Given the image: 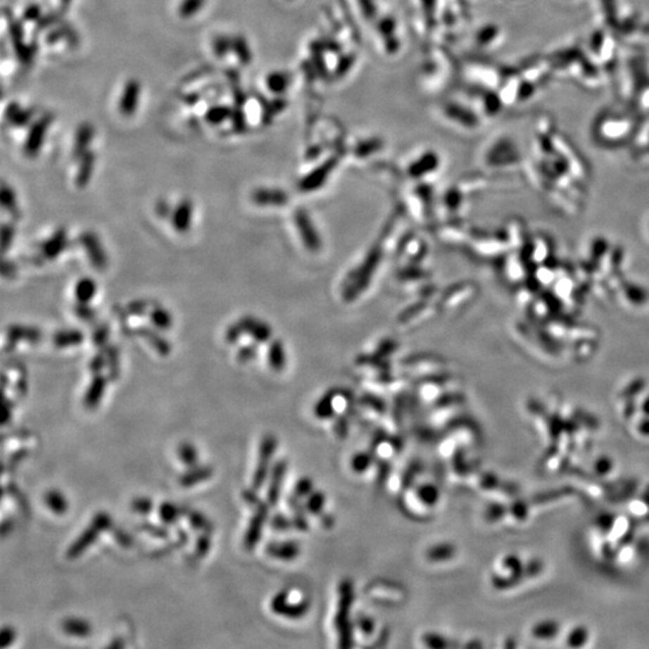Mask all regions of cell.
I'll use <instances>...</instances> for the list:
<instances>
[{
    "mask_svg": "<svg viewBox=\"0 0 649 649\" xmlns=\"http://www.w3.org/2000/svg\"><path fill=\"white\" fill-rule=\"evenodd\" d=\"M182 512H183V509H179L178 506L170 501H165L159 508V518L161 522L166 526H171L178 521V518L181 517Z\"/></svg>",
    "mask_w": 649,
    "mask_h": 649,
    "instance_id": "17",
    "label": "cell"
},
{
    "mask_svg": "<svg viewBox=\"0 0 649 649\" xmlns=\"http://www.w3.org/2000/svg\"><path fill=\"white\" fill-rule=\"evenodd\" d=\"M94 154L92 152H87L83 156L82 163H81V169L78 172L77 183L80 185H84L88 183L93 172V166H94Z\"/></svg>",
    "mask_w": 649,
    "mask_h": 649,
    "instance_id": "20",
    "label": "cell"
},
{
    "mask_svg": "<svg viewBox=\"0 0 649 649\" xmlns=\"http://www.w3.org/2000/svg\"><path fill=\"white\" fill-rule=\"evenodd\" d=\"M353 600V588L349 582L343 584L341 589V604H339V611L337 615L338 629L341 631V641L346 642V647H349L350 641V625L348 618H349L350 605Z\"/></svg>",
    "mask_w": 649,
    "mask_h": 649,
    "instance_id": "6",
    "label": "cell"
},
{
    "mask_svg": "<svg viewBox=\"0 0 649 649\" xmlns=\"http://www.w3.org/2000/svg\"><path fill=\"white\" fill-rule=\"evenodd\" d=\"M243 498L249 505L255 506L254 516L251 517V523H249V527H248L247 531H246V536H244V546L247 550H253L258 545L260 538H261V535H263V527H265V522H266V518H267L268 506L270 505L259 500L256 497V494L251 492V491H246L243 493Z\"/></svg>",
    "mask_w": 649,
    "mask_h": 649,
    "instance_id": "2",
    "label": "cell"
},
{
    "mask_svg": "<svg viewBox=\"0 0 649 649\" xmlns=\"http://www.w3.org/2000/svg\"><path fill=\"white\" fill-rule=\"evenodd\" d=\"M42 16V8H40V5L37 4L29 5L28 8H25V13H23V18H25V21H39Z\"/></svg>",
    "mask_w": 649,
    "mask_h": 649,
    "instance_id": "37",
    "label": "cell"
},
{
    "mask_svg": "<svg viewBox=\"0 0 649 649\" xmlns=\"http://www.w3.org/2000/svg\"><path fill=\"white\" fill-rule=\"evenodd\" d=\"M16 640V633L11 626H4L0 633V648H8Z\"/></svg>",
    "mask_w": 649,
    "mask_h": 649,
    "instance_id": "33",
    "label": "cell"
},
{
    "mask_svg": "<svg viewBox=\"0 0 649 649\" xmlns=\"http://www.w3.org/2000/svg\"><path fill=\"white\" fill-rule=\"evenodd\" d=\"M141 84L137 80H129L124 87L123 94L120 96V110L125 117L135 113L140 101Z\"/></svg>",
    "mask_w": 649,
    "mask_h": 649,
    "instance_id": "7",
    "label": "cell"
},
{
    "mask_svg": "<svg viewBox=\"0 0 649 649\" xmlns=\"http://www.w3.org/2000/svg\"><path fill=\"white\" fill-rule=\"evenodd\" d=\"M266 552L275 558L290 560L297 557L300 548H298V545L294 541H283V543H270L266 547Z\"/></svg>",
    "mask_w": 649,
    "mask_h": 649,
    "instance_id": "12",
    "label": "cell"
},
{
    "mask_svg": "<svg viewBox=\"0 0 649 649\" xmlns=\"http://www.w3.org/2000/svg\"><path fill=\"white\" fill-rule=\"evenodd\" d=\"M453 553H455V548L451 545H439V546L431 547V550H428L427 557L431 560L438 562V560H446V559L451 558Z\"/></svg>",
    "mask_w": 649,
    "mask_h": 649,
    "instance_id": "26",
    "label": "cell"
},
{
    "mask_svg": "<svg viewBox=\"0 0 649 649\" xmlns=\"http://www.w3.org/2000/svg\"><path fill=\"white\" fill-rule=\"evenodd\" d=\"M271 607L273 612L279 613L282 616L297 618V617L303 616L308 608V604L307 603L298 605L289 604L288 593L282 592L273 598Z\"/></svg>",
    "mask_w": 649,
    "mask_h": 649,
    "instance_id": "8",
    "label": "cell"
},
{
    "mask_svg": "<svg viewBox=\"0 0 649 649\" xmlns=\"http://www.w3.org/2000/svg\"><path fill=\"white\" fill-rule=\"evenodd\" d=\"M94 136V127L91 123H83L78 127L74 144V156L80 158L86 154Z\"/></svg>",
    "mask_w": 649,
    "mask_h": 649,
    "instance_id": "11",
    "label": "cell"
},
{
    "mask_svg": "<svg viewBox=\"0 0 649 649\" xmlns=\"http://www.w3.org/2000/svg\"><path fill=\"white\" fill-rule=\"evenodd\" d=\"M190 215H191V206L189 202H183L175 215V225H176L177 230L185 231L189 227Z\"/></svg>",
    "mask_w": 649,
    "mask_h": 649,
    "instance_id": "21",
    "label": "cell"
},
{
    "mask_svg": "<svg viewBox=\"0 0 649 649\" xmlns=\"http://www.w3.org/2000/svg\"><path fill=\"white\" fill-rule=\"evenodd\" d=\"M557 633V624L553 622L535 625L533 634L536 637H552Z\"/></svg>",
    "mask_w": 649,
    "mask_h": 649,
    "instance_id": "31",
    "label": "cell"
},
{
    "mask_svg": "<svg viewBox=\"0 0 649 649\" xmlns=\"http://www.w3.org/2000/svg\"><path fill=\"white\" fill-rule=\"evenodd\" d=\"M275 446H277V440L273 436H266L261 441L259 463L256 465L254 477H253V489H261L265 484L268 470H270V465H271L272 457L275 451Z\"/></svg>",
    "mask_w": 649,
    "mask_h": 649,
    "instance_id": "3",
    "label": "cell"
},
{
    "mask_svg": "<svg viewBox=\"0 0 649 649\" xmlns=\"http://www.w3.org/2000/svg\"><path fill=\"white\" fill-rule=\"evenodd\" d=\"M324 497L321 493L313 494L309 498L308 509L312 512H320L322 506H324Z\"/></svg>",
    "mask_w": 649,
    "mask_h": 649,
    "instance_id": "39",
    "label": "cell"
},
{
    "mask_svg": "<svg viewBox=\"0 0 649 649\" xmlns=\"http://www.w3.org/2000/svg\"><path fill=\"white\" fill-rule=\"evenodd\" d=\"M52 122H53V115L51 113H45L32 125L29 130L28 139L25 142V152L28 156H35L40 151L44 140H45L47 129L50 127Z\"/></svg>",
    "mask_w": 649,
    "mask_h": 649,
    "instance_id": "5",
    "label": "cell"
},
{
    "mask_svg": "<svg viewBox=\"0 0 649 649\" xmlns=\"http://www.w3.org/2000/svg\"><path fill=\"white\" fill-rule=\"evenodd\" d=\"M272 527L277 530H284L289 528L288 521L283 516H277L272 519Z\"/></svg>",
    "mask_w": 649,
    "mask_h": 649,
    "instance_id": "46",
    "label": "cell"
},
{
    "mask_svg": "<svg viewBox=\"0 0 649 649\" xmlns=\"http://www.w3.org/2000/svg\"><path fill=\"white\" fill-rule=\"evenodd\" d=\"M206 0H182L178 13L182 18H190L205 6Z\"/></svg>",
    "mask_w": 649,
    "mask_h": 649,
    "instance_id": "23",
    "label": "cell"
},
{
    "mask_svg": "<svg viewBox=\"0 0 649 649\" xmlns=\"http://www.w3.org/2000/svg\"><path fill=\"white\" fill-rule=\"evenodd\" d=\"M112 528V518L105 512L95 515L91 526L83 530L82 534L80 535L75 540L68 550H66V557L69 559H76L83 555L84 550H88L89 547L95 543V540L99 538L103 531L110 530Z\"/></svg>",
    "mask_w": 649,
    "mask_h": 649,
    "instance_id": "1",
    "label": "cell"
},
{
    "mask_svg": "<svg viewBox=\"0 0 649 649\" xmlns=\"http://www.w3.org/2000/svg\"><path fill=\"white\" fill-rule=\"evenodd\" d=\"M82 341V334L78 332L61 333L57 337L54 338L56 344L59 346H71V344H77Z\"/></svg>",
    "mask_w": 649,
    "mask_h": 649,
    "instance_id": "29",
    "label": "cell"
},
{
    "mask_svg": "<svg viewBox=\"0 0 649 649\" xmlns=\"http://www.w3.org/2000/svg\"><path fill=\"white\" fill-rule=\"evenodd\" d=\"M424 642H426V645H429V647H446V645H448L444 637L438 636V635H434V634H431V635L424 636Z\"/></svg>",
    "mask_w": 649,
    "mask_h": 649,
    "instance_id": "41",
    "label": "cell"
},
{
    "mask_svg": "<svg viewBox=\"0 0 649 649\" xmlns=\"http://www.w3.org/2000/svg\"><path fill=\"white\" fill-rule=\"evenodd\" d=\"M312 482L310 480H307V479H303L301 480L296 486V493L300 496V497H303V496H308L312 491ZM297 496V497H298Z\"/></svg>",
    "mask_w": 649,
    "mask_h": 649,
    "instance_id": "44",
    "label": "cell"
},
{
    "mask_svg": "<svg viewBox=\"0 0 649 649\" xmlns=\"http://www.w3.org/2000/svg\"><path fill=\"white\" fill-rule=\"evenodd\" d=\"M153 321L156 322V326H159L161 329H168L170 324H171V319H170V315L168 313L163 310V309H156L153 312Z\"/></svg>",
    "mask_w": 649,
    "mask_h": 649,
    "instance_id": "36",
    "label": "cell"
},
{
    "mask_svg": "<svg viewBox=\"0 0 649 649\" xmlns=\"http://www.w3.org/2000/svg\"><path fill=\"white\" fill-rule=\"evenodd\" d=\"M33 110L22 108L18 103H11L6 107L5 117L15 127H25L33 118Z\"/></svg>",
    "mask_w": 649,
    "mask_h": 649,
    "instance_id": "15",
    "label": "cell"
},
{
    "mask_svg": "<svg viewBox=\"0 0 649 649\" xmlns=\"http://www.w3.org/2000/svg\"><path fill=\"white\" fill-rule=\"evenodd\" d=\"M232 51L237 54L239 61L247 64L251 61V53L248 50L247 42L242 37H232Z\"/></svg>",
    "mask_w": 649,
    "mask_h": 649,
    "instance_id": "27",
    "label": "cell"
},
{
    "mask_svg": "<svg viewBox=\"0 0 649 649\" xmlns=\"http://www.w3.org/2000/svg\"><path fill=\"white\" fill-rule=\"evenodd\" d=\"M115 538H117V541L120 543V546L130 547L132 545V540L130 538V535H127V533H124L122 529H115Z\"/></svg>",
    "mask_w": 649,
    "mask_h": 649,
    "instance_id": "43",
    "label": "cell"
},
{
    "mask_svg": "<svg viewBox=\"0 0 649 649\" xmlns=\"http://www.w3.org/2000/svg\"><path fill=\"white\" fill-rule=\"evenodd\" d=\"M177 453H178V458H179L182 463L187 465L188 468L198 465L199 452L193 444L183 443V444L179 445Z\"/></svg>",
    "mask_w": 649,
    "mask_h": 649,
    "instance_id": "18",
    "label": "cell"
},
{
    "mask_svg": "<svg viewBox=\"0 0 649 649\" xmlns=\"http://www.w3.org/2000/svg\"><path fill=\"white\" fill-rule=\"evenodd\" d=\"M213 475V468L210 465H194L190 467L184 474L179 477V484L182 487L189 489L198 485L200 482L208 480Z\"/></svg>",
    "mask_w": 649,
    "mask_h": 649,
    "instance_id": "9",
    "label": "cell"
},
{
    "mask_svg": "<svg viewBox=\"0 0 649 649\" xmlns=\"http://www.w3.org/2000/svg\"><path fill=\"white\" fill-rule=\"evenodd\" d=\"M286 465L284 462H278L272 472L271 484L268 487L267 500L268 505L275 506L278 503L283 486L284 475H285Z\"/></svg>",
    "mask_w": 649,
    "mask_h": 649,
    "instance_id": "10",
    "label": "cell"
},
{
    "mask_svg": "<svg viewBox=\"0 0 649 649\" xmlns=\"http://www.w3.org/2000/svg\"><path fill=\"white\" fill-rule=\"evenodd\" d=\"M185 516L188 517V521H189L191 528L210 533L212 526H210L208 519L203 515L200 514L198 511H194V510H185Z\"/></svg>",
    "mask_w": 649,
    "mask_h": 649,
    "instance_id": "22",
    "label": "cell"
},
{
    "mask_svg": "<svg viewBox=\"0 0 649 649\" xmlns=\"http://www.w3.org/2000/svg\"><path fill=\"white\" fill-rule=\"evenodd\" d=\"M71 35H75L74 32L71 30L69 27H64V28H58L50 33V35L47 37V42L50 44H54V42H59L62 39H69Z\"/></svg>",
    "mask_w": 649,
    "mask_h": 649,
    "instance_id": "35",
    "label": "cell"
},
{
    "mask_svg": "<svg viewBox=\"0 0 649 649\" xmlns=\"http://www.w3.org/2000/svg\"><path fill=\"white\" fill-rule=\"evenodd\" d=\"M106 379L103 375L95 377L94 380L92 382L91 386L87 391L84 396V405L89 409H94L99 405L100 401L103 398L105 387H106Z\"/></svg>",
    "mask_w": 649,
    "mask_h": 649,
    "instance_id": "13",
    "label": "cell"
},
{
    "mask_svg": "<svg viewBox=\"0 0 649 649\" xmlns=\"http://www.w3.org/2000/svg\"><path fill=\"white\" fill-rule=\"evenodd\" d=\"M95 286L94 282L91 279H83L80 282L76 289V296L81 302H88L92 297L94 296Z\"/></svg>",
    "mask_w": 649,
    "mask_h": 649,
    "instance_id": "24",
    "label": "cell"
},
{
    "mask_svg": "<svg viewBox=\"0 0 649 649\" xmlns=\"http://www.w3.org/2000/svg\"><path fill=\"white\" fill-rule=\"evenodd\" d=\"M213 50L217 57H225L226 54L232 50V37H226V35L214 37Z\"/></svg>",
    "mask_w": 649,
    "mask_h": 649,
    "instance_id": "25",
    "label": "cell"
},
{
    "mask_svg": "<svg viewBox=\"0 0 649 649\" xmlns=\"http://www.w3.org/2000/svg\"><path fill=\"white\" fill-rule=\"evenodd\" d=\"M139 528L144 530V531H147L149 535L156 536V538H166L169 536V530L164 528V527L154 526L151 523H141Z\"/></svg>",
    "mask_w": 649,
    "mask_h": 649,
    "instance_id": "32",
    "label": "cell"
},
{
    "mask_svg": "<svg viewBox=\"0 0 649 649\" xmlns=\"http://www.w3.org/2000/svg\"><path fill=\"white\" fill-rule=\"evenodd\" d=\"M8 30L11 35V42H13V50L16 52V56L22 64H29L32 62V58L35 54V50L33 46L25 45V30L21 22L15 20L13 16H8Z\"/></svg>",
    "mask_w": 649,
    "mask_h": 649,
    "instance_id": "4",
    "label": "cell"
},
{
    "mask_svg": "<svg viewBox=\"0 0 649 649\" xmlns=\"http://www.w3.org/2000/svg\"><path fill=\"white\" fill-rule=\"evenodd\" d=\"M231 117H232V123L236 130H239L244 127V117H243L242 112L232 111Z\"/></svg>",
    "mask_w": 649,
    "mask_h": 649,
    "instance_id": "45",
    "label": "cell"
},
{
    "mask_svg": "<svg viewBox=\"0 0 649 649\" xmlns=\"http://www.w3.org/2000/svg\"><path fill=\"white\" fill-rule=\"evenodd\" d=\"M584 634H586V631H584V630H579V631H575V633H574V635H572V637H570V640H572V641H574V645H579L584 643V637L581 636V635H584Z\"/></svg>",
    "mask_w": 649,
    "mask_h": 649,
    "instance_id": "47",
    "label": "cell"
},
{
    "mask_svg": "<svg viewBox=\"0 0 649 649\" xmlns=\"http://www.w3.org/2000/svg\"><path fill=\"white\" fill-rule=\"evenodd\" d=\"M198 100L199 95H190V96H188V99H187V103H189V105H195V103H198Z\"/></svg>",
    "mask_w": 649,
    "mask_h": 649,
    "instance_id": "48",
    "label": "cell"
},
{
    "mask_svg": "<svg viewBox=\"0 0 649 649\" xmlns=\"http://www.w3.org/2000/svg\"><path fill=\"white\" fill-rule=\"evenodd\" d=\"M45 504L57 516L65 514L66 510L69 508V503L64 494L58 489H51L45 494Z\"/></svg>",
    "mask_w": 649,
    "mask_h": 649,
    "instance_id": "16",
    "label": "cell"
},
{
    "mask_svg": "<svg viewBox=\"0 0 649 649\" xmlns=\"http://www.w3.org/2000/svg\"><path fill=\"white\" fill-rule=\"evenodd\" d=\"M419 497L421 500L424 501L427 505H434L436 500L439 499V493L436 487L431 485H424L419 489Z\"/></svg>",
    "mask_w": 649,
    "mask_h": 649,
    "instance_id": "28",
    "label": "cell"
},
{
    "mask_svg": "<svg viewBox=\"0 0 649 649\" xmlns=\"http://www.w3.org/2000/svg\"><path fill=\"white\" fill-rule=\"evenodd\" d=\"M210 533L207 531H203V534L198 538L196 541V555L199 557H205L207 555V553L210 552Z\"/></svg>",
    "mask_w": 649,
    "mask_h": 649,
    "instance_id": "34",
    "label": "cell"
},
{
    "mask_svg": "<svg viewBox=\"0 0 649 649\" xmlns=\"http://www.w3.org/2000/svg\"><path fill=\"white\" fill-rule=\"evenodd\" d=\"M63 239H64V237H63V234H59L58 237H54V239H52V241H51V243H50L51 246H49V244H47V247H46V249H45L46 256H50V258H52V256H54V254H57V253H59V251H61V249H62L63 248V246H62Z\"/></svg>",
    "mask_w": 649,
    "mask_h": 649,
    "instance_id": "38",
    "label": "cell"
},
{
    "mask_svg": "<svg viewBox=\"0 0 649 649\" xmlns=\"http://www.w3.org/2000/svg\"><path fill=\"white\" fill-rule=\"evenodd\" d=\"M370 462V458L367 455H358V456H355V458H353V468L356 472H362V470L368 468Z\"/></svg>",
    "mask_w": 649,
    "mask_h": 649,
    "instance_id": "40",
    "label": "cell"
},
{
    "mask_svg": "<svg viewBox=\"0 0 649 649\" xmlns=\"http://www.w3.org/2000/svg\"><path fill=\"white\" fill-rule=\"evenodd\" d=\"M57 15H45V16L40 17V20L37 21V30L42 32L44 29L49 28V27L53 25L54 22L57 21Z\"/></svg>",
    "mask_w": 649,
    "mask_h": 649,
    "instance_id": "42",
    "label": "cell"
},
{
    "mask_svg": "<svg viewBox=\"0 0 649 649\" xmlns=\"http://www.w3.org/2000/svg\"><path fill=\"white\" fill-rule=\"evenodd\" d=\"M132 509L136 514L149 515L153 510V503L149 498H136L132 503Z\"/></svg>",
    "mask_w": 649,
    "mask_h": 649,
    "instance_id": "30",
    "label": "cell"
},
{
    "mask_svg": "<svg viewBox=\"0 0 649 649\" xmlns=\"http://www.w3.org/2000/svg\"><path fill=\"white\" fill-rule=\"evenodd\" d=\"M62 629L64 633L74 637H87L92 634L91 623L77 617L66 618L65 621L63 622Z\"/></svg>",
    "mask_w": 649,
    "mask_h": 649,
    "instance_id": "14",
    "label": "cell"
},
{
    "mask_svg": "<svg viewBox=\"0 0 649 649\" xmlns=\"http://www.w3.org/2000/svg\"><path fill=\"white\" fill-rule=\"evenodd\" d=\"M73 0H61V4H62L63 8H69V5L71 4Z\"/></svg>",
    "mask_w": 649,
    "mask_h": 649,
    "instance_id": "49",
    "label": "cell"
},
{
    "mask_svg": "<svg viewBox=\"0 0 649 649\" xmlns=\"http://www.w3.org/2000/svg\"><path fill=\"white\" fill-rule=\"evenodd\" d=\"M231 115H232V111H231L230 107L215 105V106L210 107V110L206 112V120L210 124L217 125V124H220L224 120H227Z\"/></svg>",
    "mask_w": 649,
    "mask_h": 649,
    "instance_id": "19",
    "label": "cell"
}]
</instances>
